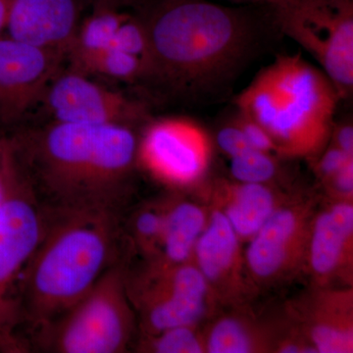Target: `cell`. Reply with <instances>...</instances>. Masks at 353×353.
I'll list each match as a JSON object with an SVG mask.
<instances>
[{
	"label": "cell",
	"instance_id": "3957f363",
	"mask_svg": "<svg viewBox=\"0 0 353 353\" xmlns=\"http://www.w3.org/2000/svg\"><path fill=\"white\" fill-rule=\"evenodd\" d=\"M141 11L152 78L175 92H208L236 68L252 43V25L240 9L209 0H159Z\"/></svg>",
	"mask_w": 353,
	"mask_h": 353
},
{
	"label": "cell",
	"instance_id": "8992f818",
	"mask_svg": "<svg viewBox=\"0 0 353 353\" xmlns=\"http://www.w3.org/2000/svg\"><path fill=\"white\" fill-rule=\"evenodd\" d=\"M280 31L307 51L341 99L353 90V0H278L268 7Z\"/></svg>",
	"mask_w": 353,
	"mask_h": 353
},
{
	"label": "cell",
	"instance_id": "d4e9b609",
	"mask_svg": "<svg viewBox=\"0 0 353 353\" xmlns=\"http://www.w3.org/2000/svg\"><path fill=\"white\" fill-rule=\"evenodd\" d=\"M216 145L230 159L252 150L245 134L234 120L220 128L216 134Z\"/></svg>",
	"mask_w": 353,
	"mask_h": 353
},
{
	"label": "cell",
	"instance_id": "277c9868",
	"mask_svg": "<svg viewBox=\"0 0 353 353\" xmlns=\"http://www.w3.org/2000/svg\"><path fill=\"white\" fill-rule=\"evenodd\" d=\"M340 95L301 55H279L236 97L238 111L263 128L279 155L315 158L326 148Z\"/></svg>",
	"mask_w": 353,
	"mask_h": 353
},
{
	"label": "cell",
	"instance_id": "ac0fdd59",
	"mask_svg": "<svg viewBox=\"0 0 353 353\" xmlns=\"http://www.w3.org/2000/svg\"><path fill=\"white\" fill-rule=\"evenodd\" d=\"M208 220L205 210L194 202L179 201L167 206L161 245L153 261L168 265L192 261L194 246Z\"/></svg>",
	"mask_w": 353,
	"mask_h": 353
},
{
	"label": "cell",
	"instance_id": "4dcf8cb0",
	"mask_svg": "<svg viewBox=\"0 0 353 353\" xmlns=\"http://www.w3.org/2000/svg\"><path fill=\"white\" fill-rule=\"evenodd\" d=\"M11 0H0V36L6 32L7 16Z\"/></svg>",
	"mask_w": 353,
	"mask_h": 353
},
{
	"label": "cell",
	"instance_id": "4316f807",
	"mask_svg": "<svg viewBox=\"0 0 353 353\" xmlns=\"http://www.w3.org/2000/svg\"><path fill=\"white\" fill-rule=\"evenodd\" d=\"M325 182L328 183L334 194L340 196L341 199H352L353 194V160L347 162L338 173L334 174Z\"/></svg>",
	"mask_w": 353,
	"mask_h": 353
},
{
	"label": "cell",
	"instance_id": "d6986e66",
	"mask_svg": "<svg viewBox=\"0 0 353 353\" xmlns=\"http://www.w3.org/2000/svg\"><path fill=\"white\" fill-rule=\"evenodd\" d=\"M205 352L250 353L262 352L263 338L241 318L223 317L209 327L203 336Z\"/></svg>",
	"mask_w": 353,
	"mask_h": 353
},
{
	"label": "cell",
	"instance_id": "e0dca14e",
	"mask_svg": "<svg viewBox=\"0 0 353 353\" xmlns=\"http://www.w3.org/2000/svg\"><path fill=\"white\" fill-rule=\"evenodd\" d=\"M311 310L307 338L316 353L352 352V311L350 294H323Z\"/></svg>",
	"mask_w": 353,
	"mask_h": 353
},
{
	"label": "cell",
	"instance_id": "ffe728a7",
	"mask_svg": "<svg viewBox=\"0 0 353 353\" xmlns=\"http://www.w3.org/2000/svg\"><path fill=\"white\" fill-rule=\"evenodd\" d=\"M71 69L88 76L103 77L119 82H136L152 78V68L145 60L118 48L103 50L77 68Z\"/></svg>",
	"mask_w": 353,
	"mask_h": 353
},
{
	"label": "cell",
	"instance_id": "44dd1931",
	"mask_svg": "<svg viewBox=\"0 0 353 353\" xmlns=\"http://www.w3.org/2000/svg\"><path fill=\"white\" fill-rule=\"evenodd\" d=\"M230 173L239 183H267L278 178L281 168L274 154L250 150L231 158Z\"/></svg>",
	"mask_w": 353,
	"mask_h": 353
},
{
	"label": "cell",
	"instance_id": "8fae6325",
	"mask_svg": "<svg viewBox=\"0 0 353 353\" xmlns=\"http://www.w3.org/2000/svg\"><path fill=\"white\" fill-rule=\"evenodd\" d=\"M66 55L0 36V122H21L43 101Z\"/></svg>",
	"mask_w": 353,
	"mask_h": 353
},
{
	"label": "cell",
	"instance_id": "6da1fadb",
	"mask_svg": "<svg viewBox=\"0 0 353 353\" xmlns=\"http://www.w3.org/2000/svg\"><path fill=\"white\" fill-rule=\"evenodd\" d=\"M10 141L41 208L119 215L139 161L134 128L52 121Z\"/></svg>",
	"mask_w": 353,
	"mask_h": 353
},
{
	"label": "cell",
	"instance_id": "f1b7e54d",
	"mask_svg": "<svg viewBox=\"0 0 353 353\" xmlns=\"http://www.w3.org/2000/svg\"><path fill=\"white\" fill-rule=\"evenodd\" d=\"M13 159L14 150L10 139H0V205L3 201L7 175Z\"/></svg>",
	"mask_w": 353,
	"mask_h": 353
},
{
	"label": "cell",
	"instance_id": "7a4b0ae2",
	"mask_svg": "<svg viewBox=\"0 0 353 353\" xmlns=\"http://www.w3.org/2000/svg\"><path fill=\"white\" fill-rule=\"evenodd\" d=\"M43 209V234L21 285L19 311L34 333L61 317L122 259L119 215Z\"/></svg>",
	"mask_w": 353,
	"mask_h": 353
},
{
	"label": "cell",
	"instance_id": "83f0119b",
	"mask_svg": "<svg viewBox=\"0 0 353 353\" xmlns=\"http://www.w3.org/2000/svg\"><path fill=\"white\" fill-rule=\"evenodd\" d=\"M330 139L333 141L334 146L341 152L353 157V126L350 121L334 124L332 128Z\"/></svg>",
	"mask_w": 353,
	"mask_h": 353
},
{
	"label": "cell",
	"instance_id": "52a82bcc",
	"mask_svg": "<svg viewBox=\"0 0 353 353\" xmlns=\"http://www.w3.org/2000/svg\"><path fill=\"white\" fill-rule=\"evenodd\" d=\"M128 296L143 336L179 326H196L208 314L214 292L192 261H153L139 277L126 270Z\"/></svg>",
	"mask_w": 353,
	"mask_h": 353
},
{
	"label": "cell",
	"instance_id": "cb8c5ba5",
	"mask_svg": "<svg viewBox=\"0 0 353 353\" xmlns=\"http://www.w3.org/2000/svg\"><path fill=\"white\" fill-rule=\"evenodd\" d=\"M234 122L241 128L245 134L248 145L252 150L266 153H277L274 141L268 132L265 131L263 128L257 124L252 118L246 116L245 114L238 111V115L234 118Z\"/></svg>",
	"mask_w": 353,
	"mask_h": 353
},
{
	"label": "cell",
	"instance_id": "7402d4cb",
	"mask_svg": "<svg viewBox=\"0 0 353 353\" xmlns=\"http://www.w3.org/2000/svg\"><path fill=\"white\" fill-rule=\"evenodd\" d=\"M143 352L157 353L205 352L203 336L196 326H179L150 336H143L141 343Z\"/></svg>",
	"mask_w": 353,
	"mask_h": 353
},
{
	"label": "cell",
	"instance_id": "2e32d148",
	"mask_svg": "<svg viewBox=\"0 0 353 353\" xmlns=\"http://www.w3.org/2000/svg\"><path fill=\"white\" fill-rule=\"evenodd\" d=\"M221 209L241 240H250L280 206L275 190L267 183H224Z\"/></svg>",
	"mask_w": 353,
	"mask_h": 353
},
{
	"label": "cell",
	"instance_id": "9c48e42d",
	"mask_svg": "<svg viewBox=\"0 0 353 353\" xmlns=\"http://www.w3.org/2000/svg\"><path fill=\"white\" fill-rule=\"evenodd\" d=\"M43 102L55 122L134 128L148 119L143 103L71 68L60 70Z\"/></svg>",
	"mask_w": 353,
	"mask_h": 353
},
{
	"label": "cell",
	"instance_id": "1f68e13d",
	"mask_svg": "<svg viewBox=\"0 0 353 353\" xmlns=\"http://www.w3.org/2000/svg\"><path fill=\"white\" fill-rule=\"evenodd\" d=\"M228 1L236 2V3L259 4L270 7L274 6L278 0H228Z\"/></svg>",
	"mask_w": 353,
	"mask_h": 353
},
{
	"label": "cell",
	"instance_id": "f546056e",
	"mask_svg": "<svg viewBox=\"0 0 353 353\" xmlns=\"http://www.w3.org/2000/svg\"><path fill=\"white\" fill-rule=\"evenodd\" d=\"M88 7L94 9H115L124 10L126 8H137L143 10L148 1L146 0H83Z\"/></svg>",
	"mask_w": 353,
	"mask_h": 353
},
{
	"label": "cell",
	"instance_id": "5b68a950",
	"mask_svg": "<svg viewBox=\"0 0 353 353\" xmlns=\"http://www.w3.org/2000/svg\"><path fill=\"white\" fill-rule=\"evenodd\" d=\"M126 267L116 262L87 294L57 320L34 332L41 350L55 353H122L136 333Z\"/></svg>",
	"mask_w": 353,
	"mask_h": 353
},
{
	"label": "cell",
	"instance_id": "484cf974",
	"mask_svg": "<svg viewBox=\"0 0 353 353\" xmlns=\"http://www.w3.org/2000/svg\"><path fill=\"white\" fill-rule=\"evenodd\" d=\"M314 159H317L315 162L316 173L323 181H326L338 173L347 162L352 161L353 157L332 145L325 148Z\"/></svg>",
	"mask_w": 353,
	"mask_h": 353
},
{
	"label": "cell",
	"instance_id": "ba28073f",
	"mask_svg": "<svg viewBox=\"0 0 353 353\" xmlns=\"http://www.w3.org/2000/svg\"><path fill=\"white\" fill-rule=\"evenodd\" d=\"M208 132L185 118L150 122L139 143V161L158 180L176 187L201 182L210 164Z\"/></svg>",
	"mask_w": 353,
	"mask_h": 353
},
{
	"label": "cell",
	"instance_id": "9a60e30c",
	"mask_svg": "<svg viewBox=\"0 0 353 353\" xmlns=\"http://www.w3.org/2000/svg\"><path fill=\"white\" fill-rule=\"evenodd\" d=\"M241 239L220 208L208 216L196 246L192 262L208 281L213 292L232 294L241 271Z\"/></svg>",
	"mask_w": 353,
	"mask_h": 353
},
{
	"label": "cell",
	"instance_id": "4fadbf2b",
	"mask_svg": "<svg viewBox=\"0 0 353 353\" xmlns=\"http://www.w3.org/2000/svg\"><path fill=\"white\" fill-rule=\"evenodd\" d=\"M85 7L83 0H11L7 36L67 58Z\"/></svg>",
	"mask_w": 353,
	"mask_h": 353
},
{
	"label": "cell",
	"instance_id": "7c38bea8",
	"mask_svg": "<svg viewBox=\"0 0 353 353\" xmlns=\"http://www.w3.org/2000/svg\"><path fill=\"white\" fill-rule=\"evenodd\" d=\"M310 224V208L306 204L279 206L248 240L245 260L253 279L273 282L294 270L305 256Z\"/></svg>",
	"mask_w": 353,
	"mask_h": 353
},
{
	"label": "cell",
	"instance_id": "603a6c76",
	"mask_svg": "<svg viewBox=\"0 0 353 353\" xmlns=\"http://www.w3.org/2000/svg\"><path fill=\"white\" fill-rule=\"evenodd\" d=\"M165 208L150 206L141 209L132 218L131 232L139 250L157 259L163 234Z\"/></svg>",
	"mask_w": 353,
	"mask_h": 353
},
{
	"label": "cell",
	"instance_id": "30bf717a",
	"mask_svg": "<svg viewBox=\"0 0 353 353\" xmlns=\"http://www.w3.org/2000/svg\"><path fill=\"white\" fill-rule=\"evenodd\" d=\"M44 211L32 194L15 152L0 205V322L4 296L38 246Z\"/></svg>",
	"mask_w": 353,
	"mask_h": 353
},
{
	"label": "cell",
	"instance_id": "5bb4252c",
	"mask_svg": "<svg viewBox=\"0 0 353 353\" xmlns=\"http://www.w3.org/2000/svg\"><path fill=\"white\" fill-rule=\"evenodd\" d=\"M353 205L350 199L334 203L311 220L307 256L309 268L319 281H327L352 263Z\"/></svg>",
	"mask_w": 353,
	"mask_h": 353
}]
</instances>
